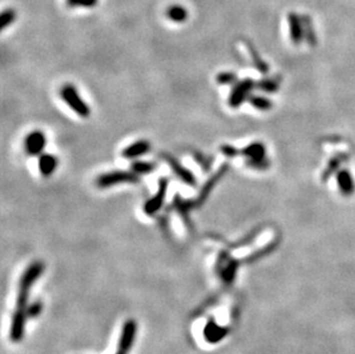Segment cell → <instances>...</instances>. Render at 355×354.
I'll use <instances>...</instances> for the list:
<instances>
[{
    "label": "cell",
    "instance_id": "obj_1",
    "mask_svg": "<svg viewBox=\"0 0 355 354\" xmlns=\"http://www.w3.org/2000/svg\"><path fill=\"white\" fill-rule=\"evenodd\" d=\"M44 270V264L36 261L29 266L25 269V272L22 275L18 284V292H17V300H16V308L14 310L12 326H10V340L15 343L20 342L23 337L24 334V324L26 316V310H28V300L29 294L31 290L32 284L39 278L41 272Z\"/></svg>",
    "mask_w": 355,
    "mask_h": 354
},
{
    "label": "cell",
    "instance_id": "obj_2",
    "mask_svg": "<svg viewBox=\"0 0 355 354\" xmlns=\"http://www.w3.org/2000/svg\"><path fill=\"white\" fill-rule=\"evenodd\" d=\"M60 97L62 102L79 118H86L91 115L90 106L82 99L78 90L72 84H66V86L61 88Z\"/></svg>",
    "mask_w": 355,
    "mask_h": 354
},
{
    "label": "cell",
    "instance_id": "obj_3",
    "mask_svg": "<svg viewBox=\"0 0 355 354\" xmlns=\"http://www.w3.org/2000/svg\"><path fill=\"white\" fill-rule=\"evenodd\" d=\"M140 180V175L136 174L132 170H113L105 172L97 177L95 180V186L99 188H108L115 186L117 184L125 183H138Z\"/></svg>",
    "mask_w": 355,
    "mask_h": 354
},
{
    "label": "cell",
    "instance_id": "obj_4",
    "mask_svg": "<svg viewBox=\"0 0 355 354\" xmlns=\"http://www.w3.org/2000/svg\"><path fill=\"white\" fill-rule=\"evenodd\" d=\"M168 188H169V180H168L167 177H161V178L159 180L158 190H156L154 196L146 200L144 204L143 210L145 215H147V216H154V215L162 208L163 204L166 202Z\"/></svg>",
    "mask_w": 355,
    "mask_h": 354
},
{
    "label": "cell",
    "instance_id": "obj_5",
    "mask_svg": "<svg viewBox=\"0 0 355 354\" xmlns=\"http://www.w3.org/2000/svg\"><path fill=\"white\" fill-rule=\"evenodd\" d=\"M160 158L169 164V167L171 170H173L174 174L176 175L183 183H185L186 186H189L191 188L197 186V183H198L197 177L194 176V174L190 170V169L183 166V164L179 162L174 156H171L170 153H167V152H161L160 153Z\"/></svg>",
    "mask_w": 355,
    "mask_h": 354
},
{
    "label": "cell",
    "instance_id": "obj_6",
    "mask_svg": "<svg viewBox=\"0 0 355 354\" xmlns=\"http://www.w3.org/2000/svg\"><path fill=\"white\" fill-rule=\"evenodd\" d=\"M228 170H229V164H223L222 166H220L219 169H217V170L214 172V174L209 177L207 180H206V182L204 183V186H201L199 194H198V196H197V198L194 199L197 207H201L206 202H207L209 196H211L213 190L215 188L216 184L223 178L224 175L228 172Z\"/></svg>",
    "mask_w": 355,
    "mask_h": 354
},
{
    "label": "cell",
    "instance_id": "obj_7",
    "mask_svg": "<svg viewBox=\"0 0 355 354\" xmlns=\"http://www.w3.org/2000/svg\"><path fill=\"white\" fill-rule=\"evenodd\" d=\"M47 145V137L41 130H33L26 134L23 142L24 152L29 156H39L43 154Z\"/></svg>",
    "mask_w": 355,
    "mask_h": 354
},
{
    "label": "cell",
    "instance_id": "obj_8",
    "mask_svg": "<svg viewBox=\"0 0 355 354\" xmlns=\"http://www.w3.org/2000/svg\"><path fill=\"white\" fill-rule=\"evenodd\" d=\"M137 332V324L133 320L125 321L121 332V337L118 340L115 354H128L133 345Z\"/></svg>",
    "mask_w": 355,
    "mask_h": 354
},
{
    "label": "cell",
    "instance_id": "obj_9",
    "mask_svg": "<svg viewBox=\"0 0 355 354\" xmlns=\"http://www.w3.org/2000/svg\"><path fill=\"white\" fill-rule=\"evenodd\" d=\"M252 86H253V82H252L251 80H244L242 82L237 83L234 88H232L230 96H229V106L232 107V108H236V107H239L242 105L244 100L249 96Z\"/></svg>",
    "mask_w": 355,
    "mask_h": 354
},
{
    "label": "cell",
    "instance_id": "obj_10",
    "mask_svg": "<svg viewBox=\"0 0 355 354\" xmlns=\"http://www.w3.org/2000/svg\"><path fill=\"white\" fill-rule=\"evenodd\" d=\"M151 151V143L146 140H139L128 145L127 148H123L121 152L122 156L127 160H136L140 156H144Z\"/></svg>",
    "mask_w": 355,
    "mask_h": 354
},
{
    "label": "cell",
    "instance_id": "obj_11",
    "mask_svg": "<svg viewBox=\"0 0 355 354\" xmlns=\"http://www.w3.org/2000/svg\"><path fill=\"white\" fill-rule=\"evenodd\" d=\"M59 166L58 156L51 153H43L38 156V170L44 178H48L54 174Z\"/></svg>",
    "mask_w": 355,
    "mask_h": 354
},
{
    "label": "cell",
    "instance_id": "obj_12",
    "mask_svg": "<svg viewBox=\"0 0 355 354\" xmlns=\"http://www.w3.org/2000/svg\"><path fill=\"white\" fill-rule=\"evenodd\" d=\"M174 208L176 210L179 216L182 218V220L184 221L186 224H189L190 222V212L193 208H197L196 202L192 199H184L179 194H176L173 200Z\"/></svg>",
    "mask_w": 355,
    "mask_h": 354
},
{
    "label": "cell",
    "instance_id": "obj_13",
    "mask_svg": "<svg viewBox=\"0 0 355 354\" xmlns=\"http://www.w3.org/2000/svg\"><path fill=\"white\" fill-rule=\"evenodd\" d=\"M167 16L175 23H183L188 20L189 13L185 7L181 5H173L167 10Z\"/></svg>",
    "mask_w": 355,
    "mask_h": 354
},
{
    "label": "cell",
    "instance_id": "obj_14",
    "mask_svg": "<svg viewBox=\"0 0 355 354\" xmlns=\"http://www.w3.org/2000/svg\"><path fill=\"white\" fill-rule=\"evenodd\" d=\"M131 170L138 175H146L153 172L158 166L155 162L152 161H143V160H136L131 164Z\"/></svg>",
    "mask_w": 355,
    "mask_h": 354
},
{
    "label": "cell",
    "instance_id": "obj_15",
    "mask_svg": "<svg viewBox=\"0 0 355 354\" xmlns=\"http://www.w3.org/2000/svg\"><path fill=\"white\" fill-rule=\"evenodd\" d=\"M191 154H192L194 161H196V162L199 164L202 170L206 172H208L209 170H211V168L213 166V162H214L213 156H206L202 152L197 151V150H194V151L191 152Z\"/></svg>",
    "mask_w": 355,
    "mask_h": 354
},
{
    "label": "cell",
    "instance_id": "obj_16",
    "mask_svg": "<svg viewBox=\"0 0 355 354\" xmlns=\"http://www.w3.org/2000/svg\"><path fill=\"white\" fill-rule=\"evenodd\" d=\"M16 20V12L13 8H6L2 10L0 16V30H5L7 26H12Z\"/></svg>",
    "mask_w": 355,
    "mask_h": 354
},
{
    "label": "cell",
    "instance_id": "obj_17",
    "mask_svg": "<svg viewBox=\"0 0 355 354\" xmlns=\"http://www.w3.org/2000/svg\"><path fill=\"white\" fill-rule=\"evenodd\" d=\"M237 80V76L235 72H219L216 76V83L219 86H232Z\"/></svg>",
    "mask_w": 355,
    "mask_h": 354
},
{
    "label": "cell",
    "instance_id": "obj_18",
    "mask_svg": "<svg viewBox=\"0 0 355 354\" xmlns=\"http://www.w3.org/2000/svg\"><path fill=\"white\" fill-rule=\"evenodd\" d=\"M220 151L222 152L223 156H228V158H235L239 153V151L235 148V146H231L229 144L221 145L220 146Z\"/></svg>",
    "mask_w": 355,
    "mask_h": 354
},
{
    "label": "cell",
    "instance_id": "obj_19",
    "mask_svg": "<svg viewBox=\"0 0 355 354\" xmlns=\"http://www.w3.org/2000/svg\"><path fill=\"white\" fill-rule=\"evenodd\" d=\"M40 308H41L40 304H38V302L32 304V305H29L28 310H26V316H28V318L36 316V315L39 314Z\"/></svg>",
    "mask_w": 355,
    "mask_h": 354
},
{
    "label": "cell",
    "instance_id": "obj_20",
    "mask_svg": "<svg viewBox=\"0 0 355 354\" xmlns=\"http://www.w3.org/2000/svg\"><path fill=\"white\" fill-rule=\"evenodd\" d=\"M98 0H79V6L84 7V8H92V7L97 6Z\"/></svg>",
    "mask_w": 355,
    "mask_h": 354
},
{
    "label": "cell",
    "instance_id": "obj_21",
    "mask_svg": "<svg viewBox=\"0 0 355 354\" xmlns=\"http://www.w3.org/2000/svg\"><path fill=\"white\" fill-rule=\"evenodd\" d=\"M66 4L69 8H76L79 6V0H66Z\"/></svg>",
    "mask_w": 355,
    "mask_h": 354
}]
</instances>
